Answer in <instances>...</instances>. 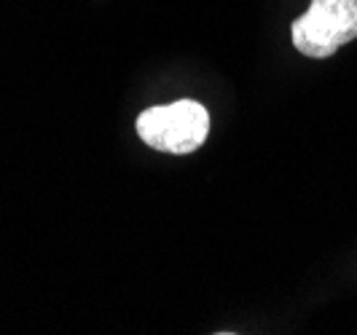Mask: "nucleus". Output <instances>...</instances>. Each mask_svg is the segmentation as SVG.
Here are the masks:
<instances>
[{
  "instance_id": "f257e3e1",
  "label": "nucleus",
  "mask_w": 357,
  "mask_h": 335,
  "mask_svg": "<svg viewBox=\"0 0 357 335\" xmlns=\"http://www.w3.org/2000/svg\"><path fill=\"white\" fill-rule=\"evenodd\" d=\"M137 134L153 150L185 156L204 145L210 134V116L194 100L148 107L137 116Z\"/></svg>"
},
{
  "instance_id": "f03ea898",
  "label": "nucleus",
  "mask_w": 357,
  "mask_h": 335,
  "mask_svg": "<svg viewBox=\"0 0 357 335\" xmlns=\"http://www.w3.org/2000/svg\"><path fill=\"white\" fill-rule=\"evenodd\" d=\"M293 46L304 56L325 59L357 38V0H312L290 27Z\"/></svg>"
}]
</instances>
